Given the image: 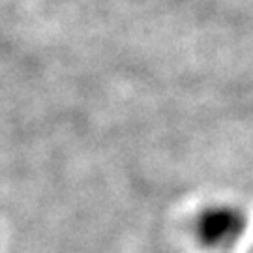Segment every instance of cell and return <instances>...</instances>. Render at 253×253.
I'll list each match as a JSON object with an SVG mask.
<instances>
[{"label": "cell", "mask_w": 253, "mask_h": 253, "mask_svg": "<svg viewBox=\"0 0 253 253\" xmlns=\"http://www.w3.org/2000/svg\"><path fill=\"white\" fill-rule=\"evenodd\" d=\"M246 214L231 205H216L201 212L197 219V236L214 250L231 248L246 231Z\"/></svg>", "instance_id": "cell-1"}]
</instances>
